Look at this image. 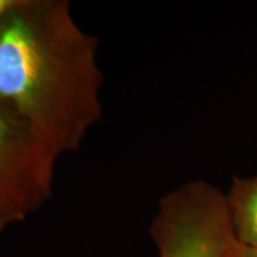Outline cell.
Returning <instances> with one entry per match:
<instances>
[{"mask_svg":"<svg viewBox=\"0 0 257 257\" xmlns=\"http://www.w3.org/2000/svg\"><path fill=\"white\" fill-rule=\"evenodd\" d=\"M59 157L35 128L0 106V204L19 221L52 197Z\"/></svg>","mask_w":257,"mask_h":257,"instance_id":"obj_3","label":"cell"},{"mask_svg":"<svg viewBox=\"0 0 257 257\" xmlns=\"http://www.w3.org/2000/svg\"><path fill=\"white\" fill-rule=\"evenodd\" d=\"M97 49L67 0H15L0 19V106L59 156L77 150L101 119Z\"/></svg>","mask_w":257,"mask_h":257,"instance_id":"obj_1","label":"cell"},{"mask_svg":"<svg viewBox=\"0 0 257 257\" xmlns=\"http://www.w3.org/2000/svg\"><path fill=\"white\" fill-rule=\"evenodd\" d=\"M15 223H20L18 217L12 214L3 204H0V234L5 231L6 227H9L10 224H15Z\"/></svg>","mask_w":257,"mask_h":257,"instance_id":"obj_5","label":"cell"},{"mask_svg":"<svg viewBox=\"0 0 257 257\" xmlns=\"http://www.w3.org/2000/svg\"><path fill=\"white\" fill-rule=\"evenodd\" d=\"M13 2L15 0H0V19H2V16L9 10V8L13 5Z\"/></svg>","mask_w":257,"mask_h":257,"instance_id":"obj_7","label":"cell"},{"mask_svg":"<svg viewBox=\"0 0 257 257\" xmlns=\"http://www.w3.org/2000/svg\"><path fill=\"white\" fill-rule=\"evenodd\" d=\"M224 196L237 241L244 247H257V173L250 177L234 176Z\"/></svg>","mask_w":257,"mask_h":257,"instance_id":"obj_4","label":"cell"},{"mask_svg":"<svg viewBox=\"0 0 257 257\" xmlns=\"http://www.w3.org/2000/svg\"><path fill=\"white\" fill-rule=\"evenodd\" d=\"M241 257H257V247L241 246Z\"/></svg>","mask_w":257,"mask_h":257,"instance_id":"obj_6","label":"cell"},{"mask_svg":"<svg viewBox=\"0 0 257 257\" xmlns=\"http://www.w3.org/2000/svg\"><path fill=\"white\" fill-rule=\"evenodd\" d=\"M150 237L157 257H241L226 196L206 180H192L165 194Z\"/></svg>","mask_w":257,"mask_h":257,"instance_id":"obj_2","label":"cell"}]
</instances>
